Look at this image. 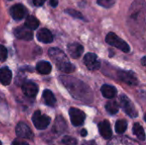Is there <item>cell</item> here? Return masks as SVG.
I'll list each match as a JSON object with an SVG mask.
<instances>
[{"instance_id":"34","label":"cell","mask_w":146,"mask_h":145,"mask_svg":"<svg viewBox=\"0 0 146 145\" xmlns=\"http://www.w3.org/2000/svg\"><path fill=\"white\" fill-rule=\"evenodd\" d=\"M80 135H81L82 137H86V136L87 135V132H86V129H83V130H81Z\"/></svg>"},{"instance_id":"12","label":"cell","mask_w":146,"mask_h":145,"mask_svg":"<svg viewBox=\"0 0 146 145\" xmlns=\"http://www.w3.org/2000/svg\"><path fill=\"white\" fill-rule=\"evenodd\" d=\"M23 93L28 97H34L38 93V86L32 81L25 82L21 86Z\"/></svg>"},{"instance_id":"5","label":"cell","mask_w":146,"mask_h":145,"mask_svg":"<svg viewBox=\"0 0 146 145\" xmlns=\"http://www.w3.org/2000/svg\"><path fill=\"white\" fill-rule=\"evenodd\" d=\"M120 104L124 112L129 115L131 118H136L138 117V112L136 110V108L133 102L125 95H122L120 97Z\"/></svg>"},{"instance_id":"18","label":"cell","mask_w":146,"mask_h":145,"mask_svg":"<svg viewBox=\"0 0 146 145\" xmlns=\"http://www.w3.org/2000/svg\"><path fill=\"white\" fill-rule=\"evenodd\" d=\"M101 92L103 94V96L106 98H110L112 99L114 98L116 94H117V90L110 85H104L101 88Z\"/></svg>"},{"instance_id":"36","label":"cell","mask_w":146,"mask_h":145,"mask_svg":"<svg viewBox=\"0 0 146 145\" xmlns=\"http://www.w3.org/2000/svg\"><path fill=\"white\" fill-rule=\"evenodd\" d=\"M0 145H2V143H1V142H0Z\"/></svg>"},{"instance_id":"25","label":"cell","mask_w":146,"mask_h":145,"mask_svg":"<svg viewBox=\"0 0 146 145\" xmlns=\"http://www.w3.org/2000/svg\"><path fill=\"white\" fill-rule=\"evenodd\" d=\"M127 128V122L125 120H120L116 121L115 124V132L119 134L123 133Z\"/></svg>"},{"instance_id":"7","label":"cell","mask_w":146,"mask_h":145,"mask_svg":"<svg viewBox=\"0 0 146 145\" xmlns=\"http://www.w3.org/2000/svg\"><path fill=\"white\" fill-rule=\"evenodd\" d=\"M117 77L119 80L122 81L123 83L129 85H137L139 83V80L135 74L131 71H123L119 70L117 73Z\"/></svg>"},{"instance_id":"9","label":"cell","mask_w":146,"mask_h":145,"mask_svg":"<svg viewBox=\"0 0 146 145\" xmlns=\"http://www.w3.org/2000/svg\"><path fill=\"white\" fill-rule=\"evenodd\" d=\"M10 15L12 16L13 19L16 21L22 20L25 18L27 15V9H26L25 6H23L21 3H17L14 6H12L9 9Z\"/></svg>"},{"instance_id":"13","label":"cell","mask_w":146,"mask_h":145,"mask_svg":"<svg viewBox=\"0 0 146 145\" xmlns=\"http://www.w3.org/2000/svg\"><path fill=\"white\" fill-rule=\"evenodd\" d=\"M68 52L74 59H78L83 54L84 48L81 44L78 43H72L68 45Z\"/></svg>"},{"instance_id":"28","label":"cell","mask_w":146,"mask_h":145,"mask_svg":"<svg viewBox=\"0 0 146 145\" xmlns=\"http://www.w3.org/2000/svg\"><path fill=\"white\" fill-rule=\"evenodd\" d=\"M65 12H66L67 14H68V15H72V16H74V17H75V18H79V19H82V20L84 19L82 14H81L80 12L77 11V10L68 9L65 10Z\"/></svg>"},{"instance_id":"23","label":"cell","mask_w":146,"mask_h":145,"mask_svg":"<svg viewBox=\"0 0 146 145\" xmlns=\"http://www.w3.org/2000/svg\"><path fill=\"white\" fill-rule=\"evenodd\" d=\"M133 132L134 135L138 138H139L142 141H145V130H144L143 126L139 123H135L133 125Z\"/></svg>"},{"instance_id":"27","label":"cell","mask_w":146,"mask_h":145,"mask_svg":"<svg viewBox=\"0 0 146 145\" xmlns=\"http://www.w3.org/2000/svg\"><path fill=\"white\" fill-rule=\"evenodd\" d=\"M62 142L66 145H76L77 144V140L74 138L69 137V136H65Z\"/></svg>"},{"instance_id":"17","label":"cell","mask_w":146,"mask_h":145,"mask_svg":"<svg viewBox=\"0 0 146 145\" xmlns=\"http://www.w3.org/2000/svg\"><path fill=\"white\" fill-rule=\"evenodd\" d=\"M108 145H139L138 142L127 137L115 138L109 142Z\"/></svg>"},{"instance_id":"6","label":"cell","mask_w":146,"mask_h":145,"mask_svg":"<svg viewBox=\"0 0 146 145\" xmlns=\"http://www.w3.org/2000/svg\"><path fill=\"white\" fill-rule=\"evenodd\" d=\"M69 117L71 123L74 126H80L83 125L85 120H86V115L83 111L80 109H78L76 108H71L69 109Z\"/></svg>"},{"instance_id":"22","label":"cell","mask_w":146,"mask_h":145,"mask_svg":"<svg viewBox=\"0 0 146 145\" xmlns=\"http://www.w3.org/2000/svg\"><path fill=\"white\" fill-rule=\"evenodd\" d=\"M39 25V21L38 20L33 16V15H28L27 18H26V21H25V26H27L28 29L30 30H35L38 28Z\"/></svg>"},{"instance_id":"11","label":"cell","mask_w":146,"mask_h":145,"mask_svg":"<svg viewBox=\"0 0 146 145\" xmlns=\"http://www.w3.org/2000/svg\"><path fill=\"white\" fill-rule=\"evenodd\" d=\"M15 35L17 38L22 39V40H27V41L32 40L33 38V33L32 30L28 29L25 26H18L17 28H15Z\"/></svg>"},{"instance_id":"16","label":"cell","mask_w":146,"mask_h":145,"mask_svg":"<svg viewBox=\"0 0 146 145\" xmlns=\"http://www.w3.org/2000/svg\"><path fill=\"white\" fill-rule=\"evenodd\" d=\"M12 79V72L8 67H3L0 69V82L3 85L10 84Z\"/></svg>"},{"instance_id":"20","label":"cell","mask_w":146,"mask_h":145,"mask_svg":"<svg viewBox=\"0 0 146 145\" xmlns=\"http://www.w3.org/2000/svg\"><path fill=\"white\" fill-rule=\"evenodd\" d=\"M36 69L41 74H49L51 72V65L46 61H40L37 63Z\"/></svg>"},{"instance_id":"33","label":"cell","mask_w":146,"mask_h":145,"mask_svg":"<svg viewBox=\"0 0 146 145\" xmlns=\"http://www.w3.org/2000/svg\"><path fill=\"white\" fill-rule=\"evenodd\" d=\"M82 145H96L95 141H86V142H83Z\"/></svg>"},{"instance_id":"29","label":"cell","mask_w":146,"mask_h":145,"mask_svg":"<svg viewBox=\"0 0 146 145\" xmlns=\"http://www.w3.org/2000/svg\"><path fill=\"white\" fill-rule=\"evenodd\" d=\"M8 57V51H7V49L0 44V62H4Z\"/></svg>"},{"instance_id":"3","label":"cell","mask_w":146,"mask_h":145,"mask_svg":"<svg viewBox=\"0 0 146 145\" xmlns=\"http://www.w3.org/2000/svg\"><path fill=\"white\" fill-rule=\"evenodd\" d=\"M105 40H106V42L109 44H110V45H112V46L121 50V51H123L125 53H127V52L130 51L129 45L123 39L119 38L115 33H114L112 32L108 33V35L106 36Z\"/></svg>"},{"instance_id":"19","label":"cell","mask_w":146,"mask_h":145,"mask_svg":"<svg viewBox=\"0 0 146 145\" xmlns=\"http://www.w3.org/2000/svg\"><path fill=\"white\" fill-rule=\"evenodd\" d=\"M66 128H67V124H66L65 120L61 116L57 117L56 119V121H55V124H54L53 131L57 134H61L63 132H65Z\"/></svg>"},{"instance_id":"4","label":"cell","mask_w":146,"mask_h":145,"mask_svg":"<svg viewBox=\"0 0 146 145\" xmlns=\"http://www.w3.org/2000/svg\"><path fill=\"white\" fill-rule=\"evenodd\" d=\"M32 120H33V123L34 126L38 130L46 129L50 123V118L46 115L41 114V112L38 110L34 112V114L33 115Z\"/></svg>"},{"instance_id":"15","label":"cell","mask_w":146,"mask_h":145,"mask_svg":"<svg viewBox=\"0 0 146 145\" xmlns=\"http://www.w3.org/2000/svg\"><path fill=\"white\" fill-rule=\"evenodd\" d=\"M37 38L41 43L50 44L53 41V35L48 29L42 28L37 32Z\"/></svg>"},{"instance_id":"31","label":"cell","mask_w":146,"mask_h":145,"mask_svg":"<svg viewBox=\"0 0 146 145\" xmlns=\"http://www.w3.org/2000/svg\"><path fill=\"white\" fill-rule=\"evenodd\" d=\"M47 0H33V4L35 6H42Z\"/></svg>"},{"instance_id":"10","label":"cell","mask_w":146,"mask_h":145,"mask_svg":"<svg viewBox=\"0 0 146 145\" xmlns=\"http://www.w3.org/2000/svg\"><path fill=\"white\" fill-rule=\"evenodd\" d=\"M15 133L19 138L32 139L33 138V133L30 127L23 122H20L15 127Z\"/></svg>"},{"instance_id":"30","label":"cell","mask_w":146,"mask_h":145,"mask_svg":"<svg viewBox=\"0 0 146 145\" xmlns=\"http://www.w3.org/2000/svg\"><path fill=\"white\" fill-rule=\"evenodd\" d=\"M12 145H28V144L27 142H24L22 140H20V139H15Z\"/></svg>"},{"instance_id":"2","label":"cell","mask_w":146,"mask_h":145,"mask_svg":"<svg viewBox=\"0 0 146 145\" xmlns=\"http://www.w3.org/2000/svg\"><path fill=\"white\" fill-rule=\"evenodd\" d=\"M48 53L50 57L55 62L56 66L58 68L59 70L66 73L74 72L75 67L69 62L68 56L64 54L62 50L58 48H50Z\"/></svg>"},{"instance_id":"8","label":"cell","mask_w":146,"mask_h":145,"mask_svg":"<svg viewBox=\"0 0 146 145\" xmlns=\"http://www.w3.org/2000/svg\"><path fill=\"white\" fill-rule=\"evenodd\" d=\"M84 63L89 70L95 71L100 68L101 63L98 56L94 53H87L84 56Z\"/></svg>"},{"instance_id":"21","label":"cell","mask_w":146,"mask_h":145,"mask_svg":"<svg viewBox=\"0 0 146 145\" xmlns=\"http://www.w3.org/2000/svg\"><path fill=\"white\" fill-rule=\"evenodd\" d=\"M43 99L44 100V103L46 105L54 107L56 103V99L54 96V94L50 90H45L43 92Z\"/></svg>"},{"instance_id":"35","label":"cell","mask_w":146,"mask_h":145,"mask_svg":"<svg viewBox=\"0 0 146 145\" xmlns=\"http://www.w3.org/2000/svg\"><path fill=\"white\" fill-rule=\"evenodd\" d=\"M142 65L143 66H145V56H144L142 58Z\"/></svg>"},{"instance_id":"32","label":"cell","mask_w":146,"mask_h":145,"mask_svg":"<svg viewBox=\"0 0 146 145\" xmlns=\"http://www.w3.org/2000/svg\"><path fill=\"white\" fill-rule=\"evenodd\" d=\"M50 4L52 7H56L58 4V0H50Z\"/></svg>"},{"instance_id":"14","label":"cell","mask_w":146,"mask_h":145,"mask_svg":"<svg viewBox=\"0 0 146 145\" xmlns=\"http://www.w3.org/2000/svg\"><path fill=\"white\" fill-rule=\"evenodd\" d=\"M98 130L101 136L105 139H110L112 137V130L108 121H104L98 124Z\"/></svg>"},{"instance_id":"26","label":"cell","mask_w":146,"mask_h":145,"mask_svg":"<svg viewBox=\"0 0 146 145\" xmlns=\"http://www.w3.org/2000/svg\"><path fill=\"white\" fill-rule=\"evenodd\" d=\"M98 3L104 8H111L114 4L115 0H98Z\"/></svg>"},{"instance_id":"24","label":"cell","mask_w":146,"mask_h":145,"mask_svg":"<svg viewBox=\"0 0 146 145\" xmlns=\"http://www.w3.org/2000/svg\"><path fill=\"white\" fill-rule=\"evenodd\" d=\"M107 111L110 115H115L119 111V104L117 103L116 101H110L107 103L105 106Z\"/></svg>"},{"instance_id":"1","label":"cell","mask_w":146,"mask_h":145,"mask_svg":"<svg viewBox=\"0 0 146 145\" xmlns=\"http://www.w3.org/2000/svg\"><path fill=\"white\" fill-rule=\"evenodd\" d=\"M60 79L74 98L86 103L92 102V92L84 82L75 78L66 76H61Z\"/></svg>"}]
</instances>
